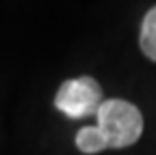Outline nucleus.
I'll use <instances>...</instances> for the list:
<instances>
[{
  "label": "nucleus",
  "instance_id": "1",
  "mask_svg": "<svg viewBox=\"0 0 156 155\" xmlns=\"http://www.w3.org/2000/svg\"><path fill=\"white\" fill-rule=\"evenodd\" d=\"M95 116L108 140V148H126L141 137L143 116L138 107L125 99H104Z\"/></svg>",
  "mask_w": 156,
  "mask_h": 155
},
{
  "label": "nucleus",
  "instance_id": "2",
  "mask_svg": "<svg viewBox=\"0 0 156 155\" xmlns=\"http://www.w3.org/2000/svg\"><path fill=\"white\" fill-rule=\"evenodd\" d=\"M102 103V88L91 77L65 81L54 97L56 108L74 120L97 114Z\"/></svg>",
  "mask_w": 156,
  "mask_h": 155
},
{
  "label": "nucleus",
  "instance_id": "3",
  "mask_svg": "<svg viewBox=\"0 0 156 155\" xmlns=\"http://www.w3.org/2000/svg\"><path fill=\"white\" fill-rule=\"evenodd\" d=\"M76 148L82 153H99L108 148V140L99 125H87L76 133Z\"/></svg>",
  "mask_w": 156,
  "mask_h": 155
},
{
  "label": "nucleus",
  "instance_id": "4",
  "mask_svg": "<svg viewBox=\"0 0 156 155\" xmlns=\"http://www.w3.org/2000/svg\"><path fill=\"white\" fill-rule=\"evenodd\" d=\"M140 47L147 58L156 62V6L151 8L143 17L140 32Z\"/></svg>",
  "mask_w": 156,
  "mask_h": 155
}]
</instances>
